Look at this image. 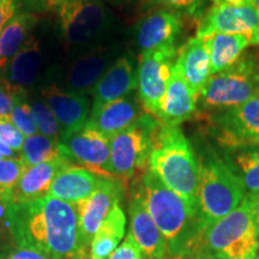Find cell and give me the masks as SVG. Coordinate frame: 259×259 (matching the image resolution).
I'll return each instance as SVG.
<instances>
[{"label": "cell", "mask_w": 259, "mask_h": 259, "mask_svg": "<svg viewBox=\"0 0 259 259\" xmlns=\"http://www.w3.org/2000/svg\"><path fill=\"white\" fill-rule=\"evenodd\" d=\"M5 219L17 245L54 259H69L79 250L73 204L51 196L28 203H10Z\"/></svg>", "instance_id": "obj_1"}, {"label": "cell", "mask_w": 259, "mask_h": 259, "mask_svg": "<svg viewBox=\"0 0 259 259\" xmlns=\"http://www.w3.org/2000/svg\"><path fill=\"white\" fill-rule=\"evenodd\" d=\"M145 208L166 238L167 254H198L205 251L198 213L189 208L179 194L164 185L156 174L147 169L138 187Z\"/></svg>", "instance_id": "obj_2"}, {"label": "cell", "mask_w": 259, "mask_h": 259, "mask_svg": "<svg viewBox=\"0 0 259 259\" xmlns=\"http://www.w3.org/2000/svg\"><path fill=\"white\" fill-rule=\"evenodd\" d=\"M148 169L198 213L199 162L179 126L160 125L154 136ZM199 216V215H198Z\"/></svg>", "instance_id": "obj_3"}, {"label": "cell", "mask_w": 259, "mask_h": 259, "mask_svg": "<svg viewBox=\"0 0 259 259\" xmlns=\"http://www.w3.org/2000/svg\"><path fill=\"white\" fill-rule=\"evenodd\" d=\"M245 197L242 181L231 164L213 157L199 164L197 199L204 232L238 208Z\"/></svg>", "instance_id": "obj_4"}, {"label": "cell", "mask_w": 259, "mask_h": 259, "mask_svg": "<svg viewBox=\"0 0 259 259\" xmlns=\"http://www.w3.org/2000/svg\"><path fill=\"white\" fill-rule=\"evenodd\" d=\"M259 92V52H246L226 70L211 74L198 103L209 112L232 108Z\"/></svg>", "instance_id": "obj_5"}, {"label": "cell", "mask_w": 259, "mask_h": 259, "mask_svg": "<svg viewBox=\"0 0 259 259\" xmlns=\"http://www.w3.org/2000/svg\"><path fill=\"white\" fill-rule=\"evenodd\" d=\"M258 244L252 199L248 194L238 208L210 227L204 235L206 250L228 259H254Z\"/></svg>", "instance_id": "obj_6"}, {"label": "cell", "mask_w": 259, "mask_h": 259, "mask_svg": "<svg viewBox=\"0 0 259 259\" xmlns=\"http://www.w3.org/2000/svg\"><path fill=\"white\" fill-rule=\"evenodd\" d=\"M161 121L142 113L134 124L111 138V166L115 178L131 179L149 163L154 136Z\"/></svg>", "instance_id": "obj_7"}, {"label": "cell", "mask_w": 259, "mask_h": 259, "mask_svg": "<svg viewBox=\"0 0 259 259\" xmlns=\"http://www.w3.org/2000/svg\"><path fill=\"white\" fill-rule=\"evenodd\" d=\"M210 134L227 150L259 145V92L241 105L210 112Z\"/></svg>", "instance_id": "obj_8"}, {"label": "cell", "mask_w": 259, "mask_h": 259, "mask_svg": "<svg viewBox=\"0 0 259 259\" xmlns=\"http://www.w3.org/2000/svg\"><path fill=\"white\" fill-rule=\"evenodd\" d=\"M176 46L160 47L141 54L137 67L138 97L145 113L160 120L171 69L177 59Z\"/></svg>", "instance_id": "obj_9"}, {"label": "cell", "mask_w": 259, "mask_h": 259, "mask_svg": "<svg viewBox=\"0 0 259 259\" xmlns=\"http://www.w3.org/2000/svg\"><path fill=\"white\" fill-rule=\"evenodd\" d=\"M61 29L70 45H85L102 36L111 15L100 0H73L59 8Z\"/></svg>", "instance_id": "obj_10"}, {"label": "cell", "mask_w": 259, "mask_h": 259, "mask_svg": "<svg viewBox=\"0 0 259 259\" xmlns=\"http://www.w3.org/2000/svg\"><path fill=\"white\" fill-rule=\"evenodd\" d=\"M60 153L70 162L105 178H115L111 166V138L85 125L72 135L59 138Z\"/></svg>", "instance_id": "obj_11"}, {"label": "cell", "mask_w": 259, "mask_h": 259, "mask_svg": "<svg viewBox=\"0 0 259 259\" xmlns=\"http://www.w3.org/2000/svg\"><path fill=\"white\" fill-rule=\"evenodd\" d=\"M216 32L242 35L252 46H259V10L254 5H212L199 18L196 36L204 38Z\"/></svg>", "instance_id": "obj_12"}, {"label": "cell", "mask_w": 259, "mask_h": 259, "mask_svg": "<svg viewBox=\"0 0 259 259\" xmlns=\"http://www.w3.org/2000/svg\"><path fill=\"white\" fill-rule=\"evenodd\" d=\"M121 196L122 186L119 180L115 178L102 177L92 196L74 204L78 220L79 248H90L97 229L115 204L120 203Z\"/></svg>", "instance_id": "obj_13"}, {"label": "cell", "mask_w": 259, "mask_h": 259, "mask_svg": "<svg viewBox=\"0 0 259 259\" xmlns=\"http://www.w3.org/2000/svg\"><path fill=\"white\" fill-rule=\"evenodd\" d=\"M184 21L180 12L161 9L139 22L136 29V41L142 53L160 47L176 46L183 32Z\"/></svg>", "instance_id": "obj_14"}, {"label": "cell", "mask_w": 259, "mask_h": 259, "mask_svg": "<svg viewBox=\"0 0 259 259\" xmlns=\"http://www.w3.org/2000/svg\"><path fill=\"white\" fill-rule=\"evenodd\" d=\"M130 233L147 259H164L168 253L166 238L145 208L139 190L132 193L128 206Z\"/></svg>", "instance_id": "obj_15"}, {"label": "cell", "mask_w": 259, "mask_h": 259, "mask_svg": "<svg viewBox=\"0 0 259 259\" xmlns=\"http://www.w3.org/2000/svg\"><path fill=\"white\" fill-rule=\"evenodd\" d=\"M44 96L59 124V138L85 127L90 115V105L84 94L52 87L44 90Z\"/></svg>", "instance_id": "obj_16"}, {"label": "cell", "mask_w": 259, "mask_h": 259, "mask_svg": "<svg viewBox=\"0 0 259 259\" xmlns=\"http://www.w3.org/2000/svg\"><path fill=\"white\" fill-rule=\"evenodd\" d=\"M137 69L134 59L128 56L113 61L93 89V109L130 95L137 88Z\"/></svg>", "instance_id": "obj_17"}, {"label": "cell", "mask_w": 259, "mask_h": 259, "mask_svg": "<svg viewBox=\"0 0 259 259\" xmlns=\"http://www.w3.org/2000/svg\"><path fill=\"white\" fill-rule=\"evenodd\" d=\"M197 107L198 100L174 63L162 102L160 121L167 126H179L198 113Z\"/></svg>", "instance_id": "obj_18"}, {"label": "cell", "mask_w": 259, "mask_h": 259, "mask_svg": "<svg viewBox=\"0 0 259 259\" xmlns=\"http://www.w3.org/2000/svg\"><path fill=\"white\" fill-rule=\"evenodd\" d=\"M70 166H72L71 162L61 156L54 161L27 168L12 192V203H28L48 196L52 183L58 174Z\"/></svg>", "instance_id": "obj_19"}, {"label": "cell", "mask_w": 259, "mask_h": 259, "mask_svg": "<svg viewBox=\"0 0 259 259\" xmlns=\"http://www.w3.org/2000/svg\"><path fill=\"white\" fill-rule=\"evenodd\" d=\"M139 111L141 109L137 99L130 94L122 99L92 111L87 126L96 130L106 137L112 138L134 124L142 114Z\"/></svg>", "instance_id": "obj_20"}, {"label": "cell", "mask_w": 259, "mask_h": 259, "mask_svg": "<svg viewBox=\"0 0 259 259\" xmlns=\"http://www.w3.org/2000/svg\"><path fill=\"white\" fill-rule=\"evenodd\" d=\"M176 65L197 100L211 76L210 56L202 38L191 37L178 50Z\"/></svg>", "instance_id": "obj_21"}, {"label": "cell", "mask_w": 259, "mask_h": 259, "mask_svg": "<svg viewBox=\"0 0 259 259\" xmlns=\"http://www.w3.org/2000/svg\"><path fill=\"white\" fill-rule=\"evenodd\" d=\"M102 177L83 167L70 166L58 174L48 196L70 204H77L92 196Z\"/></svg>", "instance_id": "obj_22"}, {"label": "cell", "mask_w": 259, "mask_h": 259, "mask_svg": "<svg viewBox=\"0 0 259 259\" xmlns=\"http://www.w3.org/2000/svg\"><path fill=\"white\" fill-rule=\"evenodd\" d=\"M113 56L114 54L108 50H97L79 58L66 77L67 90L84 95L92 93L99 79L112 65Z\"/></svg>", "instance_id": "obj_23"}, {"label": "cell", "mask_w": 259, "mask_h": 259, "mask_svg": "<svg viewBox=\"0 0 259 259\" xmlns=\"http://www.w3.org/2000/svg\"><path fill=\"white\" fill-rule=\"evenodd\" d=\"M42 69V52L37 38H28L22 50L9 61L5 67L8 82L15 88L23 90L36 82Z\"/></svg>", "instance_id": "obj_24"}, {"label": "cell", "mask_w": 259, "mask_h": 259, "mask_svg": "<svg viewBox=\"0 0 259 259\" xmlns=\"http://www.w3.org/2000/svg\"><path fill=\"white\" fill-rule=\"evenodd\" d=\"M210 56V72L215 74L236 63L247 47L250 41L242 35L216 32L202 38Z\"/></svg>", "instance_id": "obj_25"}, {"label": "cell", "mask_w": 259, "mask_h": 259, "mask_svg": "<svg viewBox=\"0 0 259 259\" xmlns=\"http://www.w3.org/2000/svg\"><path fill=\"white\" fill-rule=\"evenodd\" d=\"M126 216L120 203L115 204L101 223L90 244V259H107L120 245L125 235Z\"/></svg>", "instance_id": "obj_26"}, {"label": "cell", "mask_w": 259, "mask_h": 259, "mask_svg": "<svg viewBox=\"0 0 259 259\" xmlns=\"http://www.w3.org/2000/svg\"><path fill=\"white\" fill-rule=\"evenodd\" d=\"M37 18L31 14H21L14 17L0 31V69L14 58L29 37L30 31L36 24Z\"/></svg>", "instance_id": "obj_27"}, {"label": "cell", "mask_w": 259, "mask_h": 259, "mask_svg": "<svg viewBox=\"0 0 259 259\" xmlns=\"http://www.w3.org/2000/svg\"><path fill=\"white\" fill-rule=\"evenodd\" d=\"M228 151L232 153V164H229L241 179L246 194L259 196V145Z\"/></svg>", "instance_id": "obj_28"}, {"label": "cell", "mask_w": 259, "mask_h": 259, "mask_svg": "<svg viewBox=\"0 0 259 259\" xmlns=\"http://www.w3.org/2000/svg\"><path fill=\"white\" fill-rule=\"evenodd\" d=\"M21 153V158L25 167H32L44 162L54 161L63 156L60 153L59 142L46 136L36 134L25 137Z\"/></svg>", "instance_id": "obj_29"}, {"label": "cell", "mask_w": 259, "mask_h": 259, "mask_svg": "<svg viewBox=\"0 0 259 259\" xmlns=\"http://www.w3.org/2000/svg\"><path fill=\"white\" fill-rule=\"evenodd\" d=\"M25 169L27 167L19 157L0 160V198L12 202V192Z\"/></svg>", "instance_id": "obj_30"}, {"label": "cell", "mask_w": 259, "mask_h": 259, "mask_svg": "<svg viewBox=\"0 0 259 259\" xmlns=\"http://www.w3.org/2000/svg\"><path fill=\"white\" fill-rule=\"evenodd\" d=\"M30 106L32 109V114H34L35 121H36L38 134L59 142V136H60L59 124H58L56 116H54L53 112L51 111V108L48 107L47 103L36 101Z\"/></svg>", "instance_id": "obj_31"}, {"label": "cell", "mask_w": 259, "mask_h": 259, "mask_svg": "<svg viewBox=\"0 0 259 259\" xmlns=\"http://www.w3.org/2000/svg\"><path fill=\"white\" fill-rule=\"evenodd\" d=\"M9 118L12 124L24 135V137L38 134L36 121H35L31 106L29 103L19 102L9 115Z\"/></svg>", "instance_id": "obj_32"}, {"label": "cell", "mask_w": 259, "mask_h": 259, "mask_svg": "<svg viewBox=\"0 0 259 259\" xmlns=\"http://www.w3.org/2000/svg\"><path fill=\"white\" fill-rule=\"evenodd\" d=\"M24 135L12 124L9 116H0V141L10 149L19 153L24 143Z\"/></svg>", "instance_id": "obj_33"}, {"label": "cell", "mask_w": 259, "mask_h": 259, "mask_svg": "<svg viewBox=\"0 0 259 259\" xmlns=\"http://www.w3.org/2000/svg\"><path fill=\"white\" fill-rule=\"evenodd\" d=\"M21 89L15 88L9 82H0V116H9L21 102Z\"/></svg>", "instance_id": "obj_34"}, {"label": "cell", "mask_w": 259, "mask_h": 259, "mask_svg": "<svg viewBox=\"0 0 259 259\" xmlns=\"http://www.w3.org/2000/svg\"><path fill=\"white\" fill-rule=\"evenodd\" d=\"M107 259H147L144 258L143 252L138 247L137 242L135 241L134 236L128 232L125 240L121 242L112 254Z\"/></svg>", "instance_id": "obj_35"}, {"label": "cell", "mask_w": 259, "mask_h": 259, "mask_svg": "<svg viewBox=\"0 0 259 259\" xmlns=\"http://www.w3.org/2000/svg\"><path fill=\"white\" fill-rule=\"evenodd\" d=\"M0 259H54L44 252L15 244L0 252Z\"/></svg>", "instance_id": "obj_36"}, {"label": "cell", "mask_w": 259, "mask_h": 259, "mask_svg": "<svg viewBox=\"0 0 259 259\" xmlns=\"http://www.w3.org/2000/svg\"><path fill=\"white\" fill-rule=\"evenodd\" d=\"M158 4L166 6V9L174 10L178 12H185L191 16L198 14L203 0H155Z\"/></svg>", "instance_id": "obj_37"}, {"label": "cell", "mask_w": 259, "mask_h": 259, "mask_svg": "<svg viewBox=\"0 0 259 259\" xmlns=\"http://www.w3.org/2000/svg\"><path fill=\"white\" fill-rule=\"evenodd\" d=\"M19 10L18 0H0V31L12 18L17 16Z\"/></svg>", "instance_id": "obj_38"}, {"label": "cell", "mask_w": 259, "mask_h": 259, "mask_svg": "<svg viewBox=\"0 0 259 259\" xmlns=\"http://www.w3.org/2000/svg\"><path fill=\"white\" fill-rule=\"evenodd\" d=\"M213 5H229V6H245L253 5V0H210Z\"/></svg>", "instance_id": "obj_39"}, {"label": "cell", "mask_w": 259, "mask_h": 259, "mask_svg": "<svg viewBox=\"0 0 259 259\" xmlns=\"http://www.w3.org/2000/svg\"><path fill=\"white\" fill-rule=\"evenodd\" d=\"M250 196V194H248ZM252 199V212H253V220L255 228H257L259 238V196H250Z\"/></svg>", "instance_id": "obj_40"}, {"label": "cell", "mask_w": 259, "mask_h": 259, "mask_svg": "<svg viewBox=\"0 0 259 259\" xmlns=\"http://www.w3.org/2000/svg\"><path fill=\"white\" fill-rule=\"evenodd\" d=\"M196 259H228L225 255L218 253V252H212V251H203L196 255Z\"/></svg>", "instance_id": "obj_41"}, {"label": "cell", "mask_w": 259, "mask_h": 259, "mask_svg": "<svg viewBox=\"0 0 259 259\" xmlns=\"http://www.w3.org/2000/svg\"><path fill=\"white\" fill-rule=\"evenodd\" d=\"M0 156L4 158H12L15 157V151L12 149H10L4 142L0 141Z\"/></svg>", "instance_id": "obj_42"}, {"label": "cell", "mask_w": 259, "mask_h": 259, "mask_svg": "<svg viewBox=\"0 0 259 259\" xmlns=\"http://www.w3.org/2000/svg\"><path fill=\"white\" fill-rule=\"evenodd\" d=\"M69 259H90L89 251L85 250V248H79L76 253L71 255Z\"/></svg>", "instance_id": "obj_43"}, {"label": "cell", "mask_w": 259, "mask_h": 259, "mask_svg": "<svg viewBox=\"0 0 259 259\" xmlns=\"http://www.w3.org/2000/svg\"><path fill=\"white\" fill-rule=\"evenodd\" d=\"M197 254L191 253H178V254H167L164 259H196Z\"/></svg>", "instance_id": "obj_44"}, {"label": "cell", "mask_w": 259, "mask_h": 259, "mask_svg": "<svg viewBox=\"0 0 259 259\" xmlns=\"http://www.w3.org/2000/svg\"><path fill=\"white\" fill-rule=\"evenodd\" d=\"M70 2H73V0H46V3L50 6H59V8Z\"/></svg>", "instance_id": "obj_45"}, {"label": "cell", "mask_w": 259, "mask_h": 259, "mask_svg": "<svg viewBox=\"0 0 259 259\" xmlns=\"http://www.w3.org/2000/svg\"><path fill=\"white\" fill-rule=\"evenodd\" d=\"M254 259H259V244H258L257 251H255V254H254Z\"/></svg>", "instance_id": "obj_46"}, {"label": "cell", "mask_w": 259, "mask_h": 259, "mask_svg": "<svg viewBox=\"0 0 259 259\" xmlns=\"http://www.w3.org/2000/svg\"><path fill=\"white\" fill-rule=\"evenodd\" d=\"M253 5L259 10V0H253Z\"/></svg>", "instance_id": "obj_47"}, {"label": "cell", "mask_w": 259, "mask_h": 259, "mask_svg": "<svg viewBox=\"0 0 259 259\" xmlns=\"http://www.w3.org/2000/svg\"><path fill=\"white\" fill-rule=\"evenodd\" d=\"M2 158H4V157H3V156H0V160H2Z\"/></svg>", "instance_id": "obj_48"}, {"label": "cell", "mask_w": 259, "mask_h": 259, "mask_svg": "<svg viewBox=\"0 0 259 259\" xmlns=\"http://www.w3.org/2000/svg\"><path fill=\"white\" fill-rule=\"evenodd\" d=\"M0 232H2V228H0Z\"/></svg>", "instance_id": "obj_49"}]
</instances>
